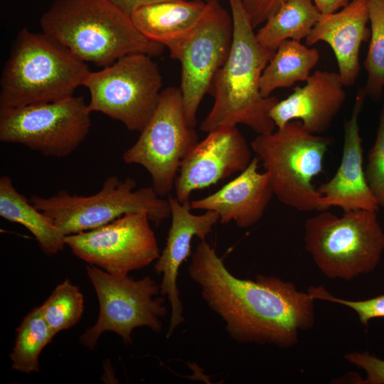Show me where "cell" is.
<instances>
[{"instance_id":"6da1fadb","label":"cell","mask_w":384,"mask_h":384,"mask_svg":"<svg viewBox=\"0 0 384 384\" xmlns=\"http://www.w3.org/2000/svg\"><path fill=\"white\" fill-rule=\"evenodd\" d=\"M188 274L206 304L239 343L294 346L315 322V299L296 285L258 274L255 280L233 275L215 250L201 240L191 255Z\"/></svg>"},{"instance_id":"7a4b0ae2","label":"cell","mask_w":384,"mask_h":384,"mask_svg":"<svg viewBox=\"0 0 384 384\" xmlns=\"http://www.w3.org/2000/svg\"><path fill=\"white\" fill-rule=\"evenodd\" d=\"M228 1L233 21V45L212 82L208 93L214 102L200 129L208 133L241 124L258 134L272 133L275 124L269 113L279 100L262 95L260 79L274 53L258 43L240 0Z\"/></svg>"},{"instance_id":"3957f363","label":"cell","mask_w":384,"mask_h":384,"mask_svg":"<svg viewBox=\"0 0 384 384\" xmlns=\"http://www.w3.org/2000/svg\"><path fill=\"white\" fill-rule=\"evenodd\" d=\"M40 24L80 60L102 68L132 53L158 56L166 48L145 37L107 0H55Z\"/></svg>"},{"instance_id":"277c9868","label":"cell","mask_w":384,"mask_h":384,"mask_svg":"<svg viewBox=\"0 0 384 384\" xmlns=\"http://www.w3.org/2000/svg\"><path fill=\"white\" fill-rule=\"evenodd\" d=\"M90 71L85 62L55 40L23 28L1 71L0 110L72 97Z\"/></svg>"},{"instance_id":"5b68a950","label":"cell","mask_w":384,"mask_h":384,"mask_svg":"<svg viewBox=\"0 0 384 384\" xmlns=\"http://www.w3.org/2000/svg\"><path fill=\"white\" fill-rule=\"evenodd\" d=\"M304 247L321 273L350 281L372 272L384 251V231L377 211L353 210L338 217L322 210L306 220Z\"/></svg>"},{"instance_id":"8992f818","label":"cell","mask_w":384,"mask_h":384,"mask_svg":"<svg viewBox=\"0 0 384 384\" xmlns=\"http://www.w3.org/2000/svg\"><path fill=\"white\" fill-rule=\"evenodd\" d=\"M330 141L292 120L269 134H258L252 149L262 163L274 196L299 211H322L321 195L312 182L323 170Z\"/></svg>"},{"instance_id":"52a82bcc","label":"cell","mask_w":384,"mask_h":384,"mask_svg":"<svg viewBox=\"0 0 384 384\" xmlns=\"http://www.w3.org/2000/svg\"><path fill=\"white\" fill-rule=\"evenodd\" d=\"M136 186V180L131 177L121 180L110 176L91 196L71 195L61 190L49 197L33 195L29 200L65 236L97 228L130 212L146 211L156 226L171 216L169 201L152 186L134 190Z\"/></svg>"},{"instance_id":"ba28073f","label":"cell","mask_w":384,"mask_h":384,"mask_svg":"<svg viewBox=\"0 0 384 384\" xmlns=\"http://www.w3.org/2000/svg\"><path fill=\"white\" fill-rule=\"evenodd\" d=\"M82 86L90 93V112H100L139 133L159 100L162 76L151 56L132 53L98 71H90Z\"/></svg>"},{"instance_id":"9c48e42d","label":"cell","mask_w":384,"mask_h":384,"mask_svg":"<svg viewBox=\"0 0 384 384\" xmlns=\"http://www.w3.org/2000/svg\"><path fill=\"white\" fill-rule=\"evenodd\" d=\"M99 302L95 324L80 337V342L94 350L106 331L119 335L127 344L132 343V333L145 326L159 333L161 319L167 314L166 299L160 294V284L149 277L134 279L128 275L110 274L92 265L86 267Z\"/></svg>"},{"instance_id":"30bf717a","label":"cell","mask_w":384,"mask_h":384,"mask_svg":"<svg viewBox=\"0 0 384 384\" xmlns=\"http://www.w3.org/2000/svg\"><path fill=\"white\" fill-rule=\"evenodd\" d=\"M91 112L83 96L0 110V141L64 158L85 141Z\"/></svg>"},{"instance_id":"8fae6325","label":"cell","mask_w":384,"mask_h":384,"mask_svg":"<svg viewBox=\"0 0 384 384\" xmlns=\"http://www.w3.org/2000/svg\"><path fill=\"white\" fill-rule=\"evenodd\" d=\"M198 142L188 122L180 88L169 87L161 90L153 116L122 159L146 169L152 187L163 197L174 188L182 160Z\"/></svg>"},{"instance_id":"7c38bea8","label":"cell","mask_w":384,"mask_h":384,"mask_svg":"<svg viewBox=\"0 0 384 384\" xmlns=\"http://www.w3.org/2000/svg\"><path fill=\"white\" fill-rule=\"evenodd\" d=\"M233 40V21L214 0L193 31L169 49L170 56L181 65V86L188 124L195 127L200 104L209 92L217 72L225 63Z\"/></svg>"},{"instance_id":"4fadbf2b","label":"cell","mask_w":384,"mask_h":384,"mask_svg":"<svg viewBox=\"0 0 384 384\" xmlns=\"http://www.w3.org/2000/svg\"><path fill=\"white\" fill-rule=\"evenodd\" d=\"M146 211L127 213L97 228L65 236L73 254L89 265L124 276L156 261L158 242Z\"/></svg>"},{"instance_id":"5bb4252c","label":"cell","mask_w":384,"mask_h":384,"mask_svg":"<svg viewBox=\"0 0 384 384\" xmlns=\"http://www.w3.org/2000/svg\"><path fill=\"white\" fill-rule=\"evenodd\" d=\"M252 159L248 144L236 127L208 132L181 163L174 183L176 198L181 203L190 202L194 191L243 171Z\"/></svg>"},{"instance_id":"9a60e30c","label":"cell","mask_w":384,"mask_h":384,"mask_svg":"<svg viewBox=\"0 0 384 384\" xmlns=\"http://www.w3.org/2000/svg\"><path fill=\"white\" fill-rule=\"evenodd\" d=\"M168 201L171 224L165 247L154 265L155 272L162 275L160 294L167 297L171 306L167 338L185 321L177 278L181 266L191 255L192 240L194 237L206 240L219 221V215L215 211L206 210L203 214L195 215L191 213L190 202L181 203L176 197L171 195Z\"/></svg>"},{"instance_id":"2e32d148","label":"cell","mask_w":384,"mask_h":384,"mask_svg":"<svg viewBox=\"0 0 384 384\" xmlns=\"http://www.w3.org/2000/svg\"><path fill=\"white\" fill-rule=\"evenodd\" d=\"M366 97L363 89L360 90L351 117L344 122L343 154L336 172L329 181L317 188L321 195L322 210L332 206L339 207L343 211H378L380 208L368 185L363 166L362 138L358 118Z\"/></svg>"},{"instance_id":"e0dca14e","label":"cell","mask_w":384,"mask_h":384,"mask_svg":"<svg viewBox=\"0 0 384 384\" xmlns=\"http://www.w3.org/2000/svg\"><path fill=\"white\" fill-rule=\"evenodd\" d=\"M305 82L279 100L269 114L277 129L299 120L311 133L321 134L329 129L346 101L345 86L338 73L326 70H316Z\"/></svg>"},{"instance_id":"ac0fdd59","label":"cell","mask_w":384,"mask_h":384,"mask_svg":"<svg viewBox=\"0 0 384 384\" xmlns=\"http://www.w3.org/2000/svg\"><path fill=\"white\" fill-rule=\"evenodd\" d=\"M259 158L236 178L206 197L190 201L191 209L212 210L222 224L234 222L240 228L257 223L274 196L267 172L258 171Z\"/></svg>"},{"instance_id":"d6986e66","label":"cell","mask_w":384,"mask_h":384,"mask_svg":"<svg viewBox=\"0 0 384 384\" xmlns=\"http://www.w3.org/2000/svg\"><path fill=\"white\" fill-rule=\"evenodd\" d=\"M368 21V0H352L340 11L322 14L305 38L306 46L320 41L330 46L345 87L354 85L359 76L361 45L370 36Z\"/></svg>"},{"instance_id":"ffe728a7","label":"cell","mask_w":384,"mask_h":384,"mask_svg":"<svg viewBox=\"0 0 384 384\" xmlns=\"http://www.w3.org/2000/svg\"><path fill=\"white\" fill-rule=\"evenodd\" d=\"M206 7L203 0H169L138 9L131 19L145 37L169 48L193 31Z\"/></svg>"},{"instance_id":"44dd1931","label":"cell","mask_w":384,"mask_h":384,"mask_svg":"<svg viewBox=\"0 0 384 384\" xmlns=\"http://www.w3.org/2000/svg\"><path fill=\"white\" fill-rule=\"evenodd\" d=\"M0 216L28 229L47 255L62 251L66 245L61 230L16 190L9 176L0 178Z\"/></svg>"},{"instance_id":"7402d4cb","label":"cell","mask_w":384,"mask_h":384,"mask_svg":"<svg viewBox=\"0 0 384 384\" xmlns=\"http://www.w3.org/2000/svg\"><path fill=\"white\" fill-rule=\"evenodd\" d=\"M319 58L316 48H309L294 40L283 41L262 74V95L267 97L277 89L289 88L297 82L306 81Z\"/></svg>"},{"instance_id":"603a6c76","label":"cell","mask_w":384,"mask_h":384,"mask_svg":"<svg viewBox=\"0 0 384 384\" xmlns=\"http://www.w3.org/2000/svg\"><path fill=\"white\" fill-rule=\"evenodd\" d=\"M321 16L313 0H287L267 19L255 36L262 47L275 53L286 40L305 39Z\"/></svg>"},{"instance_id":"cb8c5ba5","label":"cell","mask_w":384,"mask_h":384,"mask_svg":"<svg viewBox=\"0 0 384 384\" xmlns=\"http://www.w3.org/2000/svg\"><path fill=\"white\" fill-rule=\"evenodd\" d=\"M55 336L41 307L33 309L16 329L15 343L10 354L12 369L26 373L38 372L39 356Z\"/></svg>"},{"instance_id":"d4e9b609","label":"cell","mask_w":384,"mask_h":384,"mask_svg":"<svg viewBox=\"0 0 384 384\" xmlns=\"http://www.w3.org/2000/svg\"><path fill=\"white\" fill-rule=\"evenodd\" d=\"M368 14L370 36L364 61L368 78L363 90L366 97L378 100L384 88V0H368Z\"/></svg>"},{"instance_id":"484cf974","label":"cell","mask_w":384,"mask_h":384,"mask_svg":"<svg viewBox=\"0 0 384 384\" xmlns=\"http://www.w3.org/2000/svg\"><path fill=\"white\" fill-rule=\"evenodd\" d=\"M40 307L45 320L56 335L80 321L84 311V297L79 287L66 279Z\"/></svg>"},{"instance_id":"4316f807","label":"cell","mask_w":384,"mask_h":384,"mask_svg":"<svg viewBox=\"0 0 384 384\" xmlns=\"http://www.w3.org/2000/svg\"><path fill=\"white\" fill-rule=\"evenodd\" d=\"M365 175L379 208H384V105L376 139L368 154Z\"/></svg>"},{"instance_id":"83f0119b","label":"cell","mask_w":384,"mask_h":384,"mask_svg":"<svg viewBox=\"0 0 384 384\" xmlns=\"http://www.w3.org/2000/svg\"><path fill=\"white\" fill-rule=\"evenodd\" d=\"M307 292L315 300L319 299L341 304L353 310L360 321L368 326L369 321L376 318L384 317V294L366 300H348L331 294L324 286H310Z\"/></svg>"},{"instance_id":"f1b7e54d","label":"cell","mask_w":384,"mask_h":384,"mask_svg":"<svg viewBox=\"0 0 384 384\" xmlns=\"http://www.w3.org/2000/svg\"><path fill=\"white\" fill-rule=\"evenodd\" d=\"M344 358L366 372V378L359 383L384 384V360L367 351L350 352L344 355Z\"/></svg>"},{"instance_id":"f546056e","label":"cell","mask_w":384,"mask_h":384,"mask_svg":"<svg viewBox=\"0 0 384 384\" xmlns=\"http://www.w3.org/2000/svg\"><path fill=\"white\" fill-rule=\"evenodd\" d=\"M287 0H240L253 28L265 23Z\"/></svg>"},{"instance_id":"4dcf8cb0","label":"cell","mask_w":384,"mask_h":384,"mask_svg":"<svg viewBox=\"0 0 384 384\" xmlns=\"http://www.w3.org/2000/svg\"><path fill=\"white\" fill-rule=\"evenodd\" d=\"M120 11L131 17L138 9L161 1L169 0H107Z\"/></svg>"},{"instance_id":"1f68e13d","label":"cell","mask_w":384,"mask_h":384,"mask_svg":"<svg viewBox=\"0 0 384 384\" xmlns=\"http://www.w3.org/2000/svg\"><path fill=\"white\" fill-rule=\"evenodd\" d=\"M322 14H331L346 6L350 0H313Z\"/></svg>"},{"instance_id":"d6a6232c","label":"cell","mask_w":384,"mask_h":384,"mask_svg":"<svg viewBox=\"0 0 384 384\" xmlns=\"http://www.w3.org/2000/svg\"><path fill=\"white\" fill-rule=\"evenodd\" d=\"M204 1H206V3L208 2H210V1H214V0H203Z\"/></svg>"}]
</instances>
